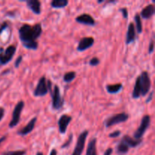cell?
<instances>
[{"mask_svg":"<svg viewBox=\"0 0 155 155\" xmlns=\"http://www.w3.org/2000/svg\"><path fill=\"white\" fill-rule=\"evenodd\" d=\"M135 23H136V31L137 30L138 33H142V20H141V17L139 14H136L134 17Z\"/></svg>","mask_w":155,"mask_h":155,"instance_id":"cell-23","label":"cell"},{"mask_svg":"<svg viewBox=\"0 0 155 155\" xmlns=\"http://www.w3.org/2000/svg\"><path fill=\"white\" fill-rule=\"evenodd\" d=\"M99 64H100L99 58H96V57L92 58L89 61V65H91V66H92V67L98 66Z\"/></svg>","mask_w":155,"mask_h":155,"instance_id":"cell-26","label":"cell"},{"mask_svg":"<svg viewBox=\"0 0 155 155\" xmlns=\"http://www.w3.org/2000/svg\"><path fill=\"white\" fill-rule=\"evenodd\" d=\"M141 95V88L140 85H139V77L136 78V83H135V86L134 89H133V98H140Z\"/></svg>","mask_w":155,"mask_h":155,"instance_id":"cell-21","label":"cell"},{"mask_svg":"<svg viewBox=\"0 0 155 155\" xmlns=\"http://www.w3.org/2000/svg\"><path fill=\"white\" fill-rule=\"evenodd\" d=\"M5 139H6V136H3V137H2L1 139H0V144H1Z\"/></svg>","mask_w":155,"mask_h":155,"instance_id":"cell-37","label":"cell"},{"mask_svg":"<svg viewBox=\"0 0 155 155\" xmlns=\"http://www.w3.org/2000/svg\"><path fill=\"white\" fill-rule=\"evenodd\" d=\"M154 50V40L152 39V40L151 41V43H150L149 47H148V53H149V54H151V53H153Z\"/></svg>","mask_w":155,"mask_h":155,"instance_id":"cell-31","label":"cell"},{"mask_svg":"<svg viewBox=\"0 0 155 155\" xmlns=\"http://www.w3.org/2000/svg\"><path fill=\"white\" fill-rule=\"evenodd\" d=\"M155 13V8L154 5H148L144 8L141 12V17L144 19H150Z\"/></svg>","mask_w":155,"mask_h":155,"instance_id":"cell-17","label":"cell"},{"mask_svg":"<svg viewBox=\"0 0 155 155\" xmlns=\"http://www.w3.org/2000/svg\"><path fill=\"white\" fill-rule=\"evenodd\" d=\"M50 155H57V151L55 149H52L50 153Z\"/></svg>","mask_w":155,"mask_h":155,"instance_id":"cell-36","label":"cell"},{"mask_svg":"<svg viewBox=\"0 0 155 155\" xmlns=\"http://www.w3.org/2000/svg\"><path fill=\"white\" fill-rule=\"evenodd\" d=\"M153 94H154V92H151V93H150V95H149V97H148V98H147V100H146V103H148V102H150V101H151V100H152Z\"/></svg>","mask_w":155,"mask_h":155,"instance_id":"cell-35","label":"cell"},{"mask_svg":"<svg viewBox=\"0 0 155 155\" xmlns=\"http://www.w3.org/2000/svg\"><path fill=\"white\" fill-rule=\"evenodd\" d=\"M24 107V102L23 101H19L15 106L14 109L13 114H12V119L11 122L9 123L8 127L10 128H14L19 124L20 119H21V114L22 112L23 109Z\"/></svg>","mask_w":155,"mask_h":155,"instance_id":"cell-5","label":"cell"},{"mask_svg":"<svg viewBox=\"0 0 155 155\" xmlns=\"http://www.w3.org/2000/svg\"><path fill=\"white\" fill-rule=\"evenodd\" d=\"M88 135H89V131H88V130H85L83 133H80V135L78 137V139H77V144H76L75 148H74V152H73L72 155L82 154L83 150H84L85 144H86V140Z\"/></svg>","mask_w":155,"mask_h":155,"instance_id":"cell-7","label":"cell"},{"mask_svg":"<svg viewBox=\"0 0 155 155\" xmlns=\"http://www.w3.org/2000/svg\"><path fill=\"white\" fill-rule=\"evenodd\" d=\"M136 39V31L135 29V25L133 23H130L127 30V37H126V43L127 45L133 43Z\"/></svg>","mask_w":155,"mask_h":155,"instance_id":"cell-13","label":"cell"},{"mask_svg":"<svg viewBox=\"0 0 155 155\" xmlns=\"http://www.w3.org/2000/svg\"><path fill=\"white\" fill-rule=\"evenodd\" d=\"M68 3V0H54L51 2V6L54 8H62L66 7Z\"/></svg>","mask_w":155,"mask_h":155,"instance_id":"cell-20","label":"cell"},{"mask_svg":"<svg viewBox=\"0 0 155 155\" xmlns=\"http://www.w3.org/2000/svg\"><path fill=\"white\" fill-rule=\"evenodd\" d=\"M73 141V135L71 134V136H69V139H68V141H67L65 143H64L63 145H61V148H68L69 145H71V143Z\"/></svg>","mask_w":155,"mask_h":155,"instance_id":"cell-27","label":"cell"},{"mask_svg":"<svg viewBox=\"0 0 155 155\" xmlns=\"http://www.w3.org/2000/svg\"><path fill=\"white\" fill-rule=\"evenodd\" d=\"M120 12L122 13L124 18H126V19H127V18H128V11H127V8H122L120 9Z\"/></svg>","mask_w":155,"mask_h":155,"instance_id":"cell-28","label":"cell"},{"mask_svg":"<svg viewBox=\"0 0 155 155\" xmlns=\"http://www.w3.org/2000/svg\"><path fill=\"white\" fill-rule=\"evenodd\" d=\"M95 43V39L93 37H83L80 39L77 45V51H83L88 48H91Z\"/></svg>","mask_w":155,"mask_h":155,"instance_id":"cell-11","label":"cell"},{"mask_svg":"<svg viewBox=\"0 0 155 155\" xmlns=\"http://www.w3.org/2000/svg\"><path fill=\"white\" fill-rule=\"evenodd\" d=\"M36 121H37V117H33L24 128L21 129V130H20L18 132V134L20 135V136H26V135L31 133L33 130V129H34Z\"/></svg>","mask_w":155,"mask_h":155,"instance_id":"cell-14","label":"cell"},{"mask_svg":"<svg viewBox=\"0 0 155 155\" xmlns=\"http://www.w3.org/2000/svg\"><path fill=\"white\" fill-rule=\"evenodd\" d=\"M36 155H43V154H42V152H38L37 154H36Z\"/></svg>","mask_w":155,"mask_h":155,"instance_id":"cell-38","label":"cell"},{"mask_svg":"<svg viewBox=\"0 0 155 155\" xmlns=\"http://www.w3.org/2000/svg\"><path fill=\"white\" fill-rule=\"evenodd\" d=\"M120 141L127 145L129 148H136L142 142V139H133L128 135L124 136Z\"/></svg>","mask_w":155,"mask_h":155,"instance_id":"cell-15","label":"cell"},{"mask_svg":"<svg viewBox=\"0 0 155 155\" xmlns=\"http://www.w3.org/2000/svg\"><path fill=\"white\" fill-rule=\"evenodd\" d=\"M96 143L97 139L95 138H92L90 142H89L86 155H97Z\"/></svg>","mask_w":155,"mask_h":155,"instance_id":"cell-18","label":"cell"},{"mask_svg":"<svg viewBox=\"0 0 155 155\" xmlns=\"http://www.w3.org/2000/svg\"><path fill=\"white\" fill-rule=\"evenodd\" d=\"M48 89L47 86V80L45 77H42L39 80L36 89L33 92V95L36 97H43L48 93Z\"/></svg>","mask_w":155,"mask_h":155,"instance_id":"cell-8","label":"cell"},{"mask_svg":"<svg viewBox=\"0 0 155 155\" xmlns=\"http://www.w3.org/2000/svg\"><path fill=\"white\" fill-rule=\"evenodd\" d=\"M16 51V47L15 45H10L2 53H0V64L2 65L6 64L11 61Z\"/></svg>","mask_w":155,"mask_h":155,"instance_id":"cell-9","label":"cell"},{"mask_svg":"<svg viewBox=\"0 0 155 155\" xmlns=\"http://www.w3.org/2000/svg\"><path fill=\"white\" fill-rule=\"evenodd\" d=\"M22 60H23V57L21 55H20L19 57H18V58L16 59V61H15V68H18V67L20 66L21 63L22 62Z\"/></svg>","mask_w":155,"mask_h":155,"instance_id":"cell-30","label":"cell"},{"mask_svg":"<svg viewBox=\"0 0 155 155\" xmlns=\"http://www.w3.org/2000/svg\"><path fill=\"white\" fill-rule=\"evenodd\" d=\"M50 92H51V100H52V108L54 110H59L62 108L64 104V99L62 98L61 95L60 88L57 85H54V89Z\"/></svg>","mask_w":155,"mask_h":155,"instance_id":"cell-2","label":"cell"},{"mask_svg":"<svg viewBox=\"0 0 155 155\" xmlns=\"http://www.w3.org/2000/svg\"><path fill=\"white\" fill-rule=\"evenodd\" d=\"M18 33L21 43L26 48L37 49L38 42L36 40L42 35V29L41 24H36L33 26L25 24L20 27Z\"/></svg>","mask_w":155,"mask_h":155,"instance_id":"cell-1","label":"cell"},{"mask_svg":"<svg viewBox=\"0 0 155 155\" xmlns=\"http://www.w3.org/2000/svg\"><path fill=\"white\" fill-rule=\"evenodd\" d=\"M8 27V24L7 22H4L1 26H0V34L4 31L5 29H7Z\"/></svg>","mask_w":155,"mask_h":155,"instance_id":"cell-32","label":"cell"},{"mask_svg":"<svg viewBox=\"0 0 155 155\" xmlns=\"http://www.w3.org/2000/svg\"><path fill=\"white\" fill-rule=\"evenodd\" d=\"M129 119V115L127 113H120L111 116L110 117L107 118L105 120V127H110L112 126H114L116 124H121V123H124L127 121Z\"/></svg>","mask_w":155,"mask_h":155,"instance_id":"cell-6","label":"cell"},{"mask_svg":"<svg viewBox=\"0 0 155 155\" xmlns=\"http://www.w3.org/2000/svg\"><path fill=\"white\" fill-rule=\"evenodd\" d=\"M120 133H121V132L120 131V130H116V131H114V132H113V133H110L108 136L110 138H117V137H118L120 135Z\"/></svg>","mask_w":155,"mask_h":155,"instance_id":"cell-29","label":"cell"},{"mask_svg":"<svg viewBox=\"0 0 155 155\" xmlns=\"http://www.w3.org/2000/svg\"><path fill=\"white\" fill-rule=\"evenodd\" d=\"M76 76H77L76 72H74V71H70V72L66 73L64 75L63 80L65 83H71V82H72L75 79Z\"/></svg>","mask_w":155,"mask_h":155,"instance_id":"cell-24","label":"cell"},{"mask_svg":"<svg viewBox=\"0 0 155 155\" xmlns=\"http://www.w3.org/2000/svg\"><path fill=\"white\" fill-rule=\"evenodd\" d=\"M123 89V85L121 83H117L114 85H107L106 86V89L107 92L110 94H117L120 92L121 89Z\"/></svg>","mask_w":155,"mask_h":155,"instance_id":"cell-19","label":"cell"},{"mask_svg":"<svg viewBox=\"0 0 155 155\" xmlns=\"http://www.w3.org/2000/svg\"><path fill=\"white\" fill-rule=\"evenodd\" d=\"M129 149H130V148L127 145H125L124 142H121V141L119 142L117 146V152L119 154H127L129 151Z\"/></svg>","mask_w":155,"mask_h":155,"instance_id":"cell-22","label":"cell"},{"mask_svg":"<svg viewBox=\"0 0 155 155\" xmlns=\"http://www.w3.org/2000/svg\"><path fill=\"white\" fill-rule=\"evenodd\" d=\"M71 120H72V117L71 116H69V115L63 114L61 116L58 121V130L60 133L64 134V133H66L68 125H69Z\"/></svg>","mask_w":155,"mask_h":155,"instance_id":"cell-10","label":"cell"},{"mask_svg":"<svg viewBox=\"0 0 155 155\" xmlns=\"http://www.w3.org/2000/svg\"><path fill=\"white\" fill-rule=\"evenodd\" d=\"M27 5L32 12L36 15H40L41 13V3L38 0H27L26 1Z\"/></svg>","mask_w":155,"mask_h":155,"instance_id":"cell-16","label":"cell"},{"mask_svg":"<svg viewBox=\"0 0 155 155\" xmlns=\"http://www.w3.org/2000/svg\"><path fill=\"white\" fill-rule=\"evenodd\" d=\"M5 114V109L3 107H0V121L2 120V119L3 118Z\"/></svg>","mask_w":155,"mask_h":155,"instance_id":"cell-34","label":"cell"},{"mask_svg":"<svg viewBox=\"0 0 155 155\" xmlns=\"http://www.w3.org/2000/svg\"><path fill=\"white\" fill-rule=\"evenodd\" d=\"M150 124H151V117L149 115H145L142 117V122H141L140 126L139 128L137 129L134 133V138L135 139H141L144 134L145 133L146 130H148Z\"/></svg>","mask_w":155,"mask_h":155,"instance_id":"cell-4","label":"cell"},{"mask_svg":"<svg viewBox=\"0 0 155 155\" xmlns=\"http://www.w3.org/2000/svg\"><path fill=\"white\" fill-rule=\"evenodd\" d=\"M112 153H113V149L111 148H109L106 150L104 155H111Z\"/></svg>","mask_w":155,"mask_h":155,"instance_id":"cell-33","label":"cell"},{"mask_svg":"<svg viewBox=\"0 0 155 155\" xmlns=\"http://www.w3.org/2000/svg\"><path fill=\"white\" fill-rule=\"evenodd\" d=\"M26 151H8L6 152L3 155H25Z\"/></svg>","mask_w":155,"mask_h":155,"instance_id":"cell-25","label":"cell"},{"mask_svg":"<svg viewBox=\"0 0 155 155\" xmlns=\"http://www.w3.org/2000/svg\"><path fill=\"white\" fill-rule=\"evenodd\" d=\"M76 21L80 23V24H85V25L95 26V21L94 20V18L88 14H83V15L77 17Z\"/></svg>","mask_w":155,"mask_h":155,"instance_id":"cell-12","label":"cell"},{"mask_svg":"<svg viewBox=\"0 0 155 155\" xmlns=\"http://www.w3.org/2000/svg\"><path fill=\"white\" fill-rule=\"evenodd\" d=\"M139 80L141 88V95L145 96L149 92L151 85V79L148 72L147 71L142 72L141 75L139 76Z\"/></svg>","mask_w":155,"mask_h":155,"instance_id":"cell-3","label":"cell"}]
</instances>
